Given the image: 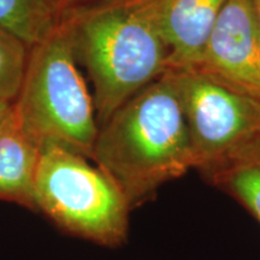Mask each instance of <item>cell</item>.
<instances>
[{
	"label": "cell",
	"instance_id": "ba28073f",
	"mask_svg": "<svg viewBox=\"0 0 260 260\" xmlns=\"http://www.w3.org/2000/svg\"><path fill=\"white\" fill-rule=\"evenodd\" d=\"M40 151L15 117L0 129V200L37 211L34 186Z\"/></svg>",
	"mask_w": 260,
	"mask_h": 260
},
{
	"label": "cell",
	"instance_id": "6da1fadb",
	"mask_svg": "<svg viewBox=\"0 0 260 260\" xmlns=\"http://www.w3.org/2000/svg\"><path fill=\"white\" fill-rule=\"evenodd\" d=\"M92 160L118 187L130 211L153 199L162 184L194 169L174 71L130 98L100 126Z\"/></svg>",
	"mask_w": 260,
	"mask_h": 260
},
{
	"label": "cell",
	"instance_id": "30bf717a",
	"mask_svg": "<svg viewBox=\"0 0 260 260\" xmlns=\"http://www.w3.org/2000/svg\"><path fill=\"white\" fill-rule=\"evenodd\" d=\"M54 0H0V28L30 48L45 40L61 21Z\"/></svg>",
	"mask_w": 260,
	"mask_h": 260
},
{
	"label": "cell",
	"instance_id": "5b68a950",
	"mask_svg": "<svg viewBox=\"0 0 260 260\" xmlns=\"http://www.w3.org/2000/svg\"><path fill=\"white\" fill-rule=\"evenodd\" d=\"M174 73L186 117L194 169L205 176L260 141L259 100L198 70Z\"/></svg>",
	"mask_w": 260,
	"mask_h": 260
},
{
	"label": "cell",
	"instance_id": "7a4b0ae2",
	"mask_svg": "<svg viewBox=\"0 0 260 260\" xmlns=\"http://www.w3.org/2000/svg\"><path fill=\"white\" fill-rule=\"evenodd\" d=\"M75 56L93 83L99 128L117 109L169 70L154 0H111L64 12Z\"/></svg>",
	"mask_w": 260,
	"mask_h": 260
},
{
	"label": "cell",
	"instance_id": "3957f363",
	"mask_svg": "<svg viewBox=\"0 0 260 260\" xmlns=\"http://www.w3.org/2000/svg\"><path fill=\"white\" fill-rule=\"evenodd\" d=\"M67 22L29 48L14 117L24 134L40 146L57 145L92 160L99 133L93 96L76 67Z\"/></svg>",
	"mask_w": 260,
	"mask_h": 260
},
{
	"label": "cell",
	"instance_id": "5bb4252c",
	"mask_svg": "<svg viewBox=\"0 0 260 260\" xmlns=\"http://www.w3.org/2000/svg\"><path fill=\"white\" fill-rule=\"evenodd\" d=\"M253 11H254V16L256 19V23H258V28L260 31V0H251Z\"/></svg>",
	"mask_w": 260,
	"mask_h": 260
},
{
	"label": "cell",
	"instance_id": "7c38bea8",
	"mask_svg": "<svg viewBox=\"0 0 260 260\" xmlns=\"http://www.w3.org/2000/svg\"><path fill=\"white\" fill-rule=\"evenodd\" d=\"M58 8L61 11V14L68 11H74V10L89 8L98 4H103V3L111 2V0H54Z\"/></svg>",
	"mask_w": 260,
	"mask_h": 260
},
{
	"label": "cell",
	"instance_id": "8fae6325",
	"mask_svg": "<svg viewBox=\"0 0 260 260\" xmlns=\"http://www.w3.org/2000/svg\"><path fill=\"white\" fill-rule=\"evenodd\" d=\"M28 54L29 47L23 41L0 28V100L14 103L23 80Z\"/></svg>",
	"mask_w": 260,
	"mask_h": 260
},
{
	"label": "cell",
	"instance_id": "52a82bcc",
	"mask_svg": "<svg viewBox=\"0 0 260 260\" xmlns=\"http://www.w3.org/2000/svg\"><path fill=\"white\" fill-rule=\"evenodd\" d=\"M226 2L154 0L159 28L170 52L169 70H193L198 67Z\"/></svg>",
	"mask_w": 260,
	"mask_h": 260
},
{
	"label": "cell",
	"instance_id": "277c9868",
	"mask_svg": "<svg viewBox=\"0 0 260 260\" xmlns=\"http://www.w3.org/2000/svg\"><path fill=\"white\" fill-rule=\"evenodd\" d=\"M88 160L60 146H42L34 186L37 211L73 235L118 246L128 234V203L111 178Z\"/></svg>",
	"mask_w": 260,
	"mask_h": 260
},
{
	"label": "cell",
	"instance_id": "9c48e42d",
	"mask_svg": "<svg viewBox=\"0 0 260 260\" xmlns=\"http://www.w3.org/2000/svg\"><path fill=\"white\" fill-rule=\"evenodd\" d=\"M205 177L232 195L260 223V141L248 146Z\"/></svg>",
	"mask_w": 260,
	"mask_h": 260
},
{
	"label": "cell",
	"instance_id": "8992f818",
	"mask_svg": "<svg viewBox=\"0 0 260 260\" xmlns=\"http://www.w3.org/2000/svg\"><path fill=\"white\" fill-rule=\"evenodd\" d=\"M193 70L260 102V31L251 0H228Z\"/></svg>",
	"mask_w": 260,
	"mask_h": 260
},
{
	"label": "cell",
	"instance_id": "4fadbf2b",
	"mask_svg": "<svg viewBox=\"0 0 260 260\" xmlns=\"http://www.w3.org/2000/svg\"><path fill=\"white\" fill-rule=\"evenodd\" d=\"M14 118V106L11 102L0 100V129Z\"/></svg>",
	"mask_w": 260,
	"mask_h": 260
}]
</instances>
